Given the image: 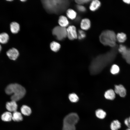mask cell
Here are the masks:
<instances>
[{
    "instance_id": "obj_1",
    "label": "cell",
    "mask_w": 130,
    "mask_h": 130,
    "mask_svg": "<svg viewBox=\"0 0 130 130\" xmlns=\"http://www.w3.org/2000/svg\"><path fill=\"white\" fill-rule=\"evenodd\" d=\"M5 92L7 94L12 95L11 97V100L16 102L24 97L26 94V90L20 85L14 83L8 85L5 88Z\"/></svg>"
},
{
    "instance_id": "obj_2",
    "label": "cell",
    "mask_w": 130,
    "mask_h": 130,
    "mask_svg": "<svg viewBox=\"0 0 130 130\" xmlns=\"http://www.w3.org/2000/svg\"><path fill=\"white\" fill-rule=\"evenodd\" d=\"M43 4L46 9L54 13L61 12L65 10L69 6V2L66 0H45Z\"/></svg>"
},
{
    "instance_id": "obj_3",
    "label": "cell",
    "mask_w": 130,
    "mask_h": 130,
    "mask_svg": "<svg viewBox=\"0 0 130 130\" xmlns=\"http://www.w3.org/2000/svg\"><path fill=\"white\" fill-rule=\"evenodd\" d=\"M116 36V35L113 31L105 30L103 31L100 35L99 40L104 45L113 48L117 45Z\"/></svg>"
},
{
    "instance_id": "obj_4",
    "label": "cell",
    "mask_w": 130,
    "mask_h": 130,
    "mask_svg": "<svg viewBox=\"0 0 130 130\" xmlns=\"http://www.w3.org/2000/svg\"><path fill=\"white\" fill-rule=\"evenodd\" d=\"M79 119L78 116L76 113L69 114L64 119L63 130H76L75 125Z\"/></svg>"
},
{
    "instance_id": "obj_5",
    "label": "cell",
    "mask_w": 130,
    "mask_h": 130,
    "mask_svg": "<svg viewBox=\"0 0 130 130\" xmlns=\"http://www.w3.org/2000/svg\"><path fill=\"white\" fill-rule=\"evenodd\" d=\"M52 33L57 40H62L67 37L66 28L60 26H56L53 29Z\"/></svg>"
},
{
    "instance_id": "obj_6",
    "label": "cell",
    "mask_w": 130,
    "mask_h": 130,
    "mask_svg": "<svg viewBox=\"0 0 130 130\" xmlns=\"http://www.w3.org/2000/svg\"><path fill=\"white\" fill-rule=\"evenodd\" d=\"M67 37L71 40H73L78 38V33L76 27L73 25L69 26L66 28Z\"/></svg>"
},
{
    "instance_id": "obj_7",
    "label": "cell",
    "mask_w": 130,
    "mask_h": 130,
    "mask_svg": "<svg viewBox=\"0 0 130 130\" xmlns=\"http://www.w3.org/2000/svg\"><path fill=\"white\" fill-rule=\"evenodd\" d=\"M6 54L10 59L15 60L18 57L19 53L18 51L16 49L12 48L8 50Z\"/></svg>"
},
{
    "instance_id": "obj_8",
    "label": "cell",
    "mask_w": 130,
    "mask_h": 130,
    "mask_svg": "<svg viewBox=\"0 0 130 130\" xmlns=\"http://www.w3.org/2000/svg\"><path fill=\"white\" fill-rule=\"evenodd\" d=\"M114 91L115 93L122 97H124L126 94V90L125 89L121 84L115 85Z\"/></svg>"
},
{
    "instance_id": "obj_9",
    "label": "cell",
    "mask_w": 130,
    "mask_h": 130,
    "mask_svg": "<svg viewBox=\"0 0 130 130\" xmlns=\"http://www.w3.org/2000/svg\"><path fill=\"white\" fill-rule=\"evenodd\" d=\"M91 23L90 20L87 18L82 19L80 23V27L83 30H87L91 27Z\"/></svg>"
},
{
    "instance_id": "obj_10",
    "label": "cell",
    "mask_w": 130,
    "mask_h": 130,
    "mask_svg": "<svg viewBox=\"0 0 130 130\" xmlns=\"http://www.w3.org/2000/svg\"><path fill=\"white\" fill-rule=\"evenodd\" d=\"M18 107L16 102L11 100L7 102L6 104V107L7 109L10 112H14L16 111Z\"/></svg>"
},
{
    "instance_id": "obj_11",
    "label": "cell",
    "mask_w": 130,
    "mask_h": 130,
    "mask_svg": "<svg viewBox=\"0 0 130 130\" xmlns=\"http://www.w3.org/2000/svg\"><path fill=\"white\" fill-rule=\"evenodd\" d=\"M101 3L98 0H92L89 6V9L92 12H94L97 10L100 7Z\"/></svg>"
},
{
    "instance_id": "obj_12",
    "label": "cell",
    "mask_w": 130,
    "mask_h": 130,
    "mask_svg": "<svg viewBox=\"0 0 130 130\" xmlns=\"http://www.w3.org/2000/svg\"><path fill=\"white\" fill-rule=\"evenodd\" d=\"M58 22L60 26L65 28L68 26L69 24L67 18L63 15L59 17Z\"/></svg>"
},
{
    "instance_id": "obj_13",
    "label": "cell",
    "mask_w": 130,
    "mask_h": 130,
    "mask_svg": "<svg viewBox=\"0 0 130 130\" xmlns=\"http://www.w3.org/2000/svg\"><path fill=\"white\" fill-rule=\"evenodd\" d=\"M10 27L11 32L14 34L18 33L20 29L19 25L15 22H12L11 23Z\"/></svg>"
},
{
    "instance_id": "obj_14",
    "label": "cell",
    "mask_w": 130,
    "mask_h": 130,
    "mask_svg": "<svg viewBox=\"0 0 130 130\" xmlns=\"http://www.w3.org/2000/svg\"><path fill=\"white\" fill-rule=\"evenodd\" d=\"M104 96L106 99L110 100H113L115 98V92L113 90L110 89L105 92Z\"/></svg>"
},
{
    "instance_id": "obj_15",
    "label": "cell",
    "mask_w": 130,
    "mask_h": 130,
    "mask_svg": "<svg viewBox=\"0 0 130 130\" xmlns=\"http://www.w3.org/2000/svg\"><path fill=\"white\" fill-rule=\"evenodd\" d=\"M66 15L67 17L69 19L73 20L76 18L77 13L74 10L72 9H69L67 10Z\"/></svg>"
},
{
    "instance_id": "obj_16",
    "label": "cell",
    "mask_w": 130,
    "mask_h": 130,
    "mask_svg": "<svg viewBox=\"0 0 130 130\" xmlns=\"http://www.w3.org/2000/svg\"><path fill=\"white\" fill-rule=\"evenodd\" d=\"M12 119L15 121L19 122L22 121L23 118L20 112L16 111L14 112L13 114Z\"/></svg>"
},
{
    "instance_id": "obj_17",
    "label": "cell",
    "mask_w": 130,
    "mask_h": 130,
    "mask_svg": "<svg viewBox=\"0 0 130 130\" xmlns=\"http://www.w3.org/2000/svg\"><path fill=\"white\" fill-rule=\"evenodd\" d=\"M21 113L24 115L28 116L30 115L32 112L30 108L27 106L24 105L21 108Z\"/></svg>"
},
{
    "instance_id": "obj_18",
    "label": "cell",
    "mask_w": 130,
    "mask_h": 130,
    "mask_svg": "<svg viewBox=\"0 0 130 130\" xmlns=\"http://www.w3.org/2000/svg\"><path fill=\"white\" fill-rule=\"evenodd\" d=\"M12 115L9 112H6L4 113L1 115V118L3 121L9 122L12 119Z\"/></svg>"
},
{
    "instance_id": "obj_19",
    "label": "cell",
    "mask_w": 130,
    "mask_h": 130,
    "mask_svg": "<svg viewBox=\"0 0 130 130\" xmlns=\"http://www.w3.org/2000/svg\"><path fill=\"white\" fill-rule=\"evenodd\" d=\"M116 39L120 43L124 42L127 39L126 35L123 32L118 33L116 36Z\"/></svg>"
},
{
    "instance_id": "obj_20",
    "label": "cell",
    "mask_w": 130,
    "mask_h": 130,
    "mask_svg": "<svg viewBox=\"0 0 130 130\" xmlns=\"http://www.w3.org/2000/svg\"><path fill=\"white\" fill-rule=\"evenodd\" d=\"M50 46L51 50L53 52H56L59 50L61 46L58 43L53 41L50 43Z\"/></svg>"
},
{
    "instance_id": "obj_21",
    "label": "cell",
    "mask_w": 130,
    "mask_h": 130,
    "mask_svg": "<svg viewBox=\"0 0 130 130\" xmlns=\"http://www.w3.org/2000/svg\"><path fill=\"white\" fill-rule=\"evenodd\" d=\"M9 39L8 34L6 32H3L0 34V43L2 44L6 43Z\"/></svg>"
},
{
    "instance_id": "obj_22",
    "label": "cell",
    "mask_w": 130,
    "mask_h": 130,
    "mask_svg": "<svg viewBox=\"0 0 130 130\" xmlns=\"http://www.w3.org/2000/svg\"><path fill=\"white\" fill-rule=\"evenodd\" d=\"M121 54L123 58L125 60L126 62L128 64H130V48H127Z\"/></svg>"
},
{
    "instance_id": "obj_23",
    "label": "cell",
    "mask_w": 130,
    "mask_h": 130,
    "mask_svg": "<svg viewBox=\"0 0 130 130\" xmlns=\"http://www.w3.org/2000/svg\"><path fill=\"white\" fill-rule=\"evenodd\" d=\"M121 127V123L117 120L113 121L110 125V128L112 130H117Z\"/></svg>"
},
{
    "instance_id": "obj_24",
    "label": "cell",
    "mask_w": 130,
    "mask_h": 130,
    "mask_svg": "<svg viewBox=\"0 0 130 130\" xmlns=\"http://www.w3.org/2000/svg\"><path fill=\"white\" fill-rule=\"evenodd\" d=\"M95 113L97 117L100 119L104 118L106 115L105 112L101 109L97 110L96 111Z\"/></svg>"
},
{
    "instance_id": "obj_25",
    "label": "cell",
    "mask_w": 130,
    "mask_h": 130,
    "mask_svg": "<svg viewBox=\"0 0 130 130\" xmlns=\"http://www.w3.org/2000/svg\"><path fill=\"white\" fill-rule=\"evenodd\" d=\"M70 100L72 102H76L78 100V98L76 94L73 93L71 94L69 96Z\"/></svg>"
},
{
    "instance_id": "obj_26",
    "label": "cell",
    "mask_w": 130,
    "mask_h": 130,
    "mask_svg": "<svg viewBox=\"0 0 130 130\" xmlns=\"http://www.w3.org/2000/svg\"><path fill=\"white\" fill-rule=\"evenodd\" d=\"M119 71V67L117 65L115 64L113 65L110 69V72L111 73L115 74L118 73Z\"/></svg>"
},
{
    "instance_id": "obj_27",
    "label": "cell",
    "mask_w": 130,
    "mask_h": 130,
    "mask_svg": "<svg viewBox=\"0 0 130 130\" xmlns=\"http://www.w3.org/2000/svg\"><path fill=\"white\" fill-rule=\"evenodd\" d=\"M77 33L78 38L80 40L84 39L86 37V34L85 32L82 30H79Z\"/></svg>"
},
{
    "instance_id": "obj_28",
    "label": "cell",
    "mask_w": 130,
    "mask_h": 130,
    "mask_svg": "<svg viewBox=\"0 0 130 130\" xmlns=\"http://www.w3.org/2000/svg\"><path fill=\"white\" fill-rule=\"evenodd\" d=\"M76 8L79 11L82 13L85 12L86 10L85 7L81 5H78L76 6Z\"/></svg>"
},
{
    "instance_id": "obj_29",
    "label": "cell",
    "mask_w": 130,
    "mask_h": 130,
    "mask_svg": "<svg viewBox=\"0 0 130 130\" xmlns=\"http://www.w3.org/2000/svg\"><path fill=\"white\" fill-rule=\"evenodd\" d=\"M127 48L125 46L123 45H120L118 47V52L121 54L125 51Z\"/></svg>"
},
{
    "instance_id": "obj_30",
    "label": "cell",
    "mask_w": 130,
    "mask_h": 130,
    "mask_svg": "<svg viewBox=\"0 0 130 130\" xmlns=\"http://www.w3.org/2000/svg\"><path fill=\"white\" fill-rule=\"evenodd\" d=\"M90 1L88 0H75V2L78 5H82L88 3Z\"/></svg>"
},
{
    "instance_id": "obj_31",
    "label": "cell",
    "mask_w": 130,
    "mask_h": 130,
    "mask_svg": "<svg viewBox=\"0 0 130 130\" xmlns=\"http://www.w3.org/2000/svg\"><path fill=\"white\" fill-rule=\"evenodd\" d=\"M124 123L125 125L130 129V117L125 120Z\"/></svg>"
},
{
    "instance_id": "obj_32",
    "label": "cell",
    "mask_w": 130,
    "mask_h": 130,
    "mask_svg": "<svg viewBox=\"0 0 130 130\" xmlns=\"http://www.w3.org/2000/svg\"><path fill=\"white\" fill-rule=\"evenodd\" d=\"M123 1L126 3L128 4H130V0H124Z\"/></svg>"
},
{
    "instance_id": "obj_33",
    "label": "cell",
    "mask_w": 130,
    "mask_h": 130,
    "mask_svg": "<svg viewBox=\"0 0 130 130\" xmlns=\"http://www.w3.org/2000/svg\"><path fill=\"white\" fill-rule=\"evenodd\" d=\"M20 1L22 2H24V1H26V0H20Z\"/></svg>"
},
{
    "instance_id": "obj_34",
    "label": "cell",
    "mask_w": 130,
    "mask_h": 130,
    "mask_svg": "<svg viewBox=\"0 0 130 130\" xmlns=\"http://www.w3.org/2000/svg\"><path fill=\"white\" fill-rule=\"evenodd\" d=\"M1 45H0V52L1 50Z\"/></svg>"
},
{
    "instance_id": "obj_35",
    "label": "cell",
    "mask_w": 130,
    "mask_h": 130,
    "mask_svg": "<svg viewBox=\"0 0 130 130\" xmlns=\"http://www.w3.org/2000/svg\"><path fill=\"white\" fill-rule=\"evenodd\" d=\"M7 1H13V0H7Z\"/></svg>"
},
{
    "instance_id": "obj_36",
    "label": "cell",
    "mask_w": 130,
    "mask_h": 130,
    "mask_svg": "<svg viewBox=\"0 0 130 130\" xmlns=\"http://www.w3.org/2000/svg\"><path fill=\"white\" fill-rule=\"evenodd\" d=\"M126 130H130V129L129 128L127 129Z\"/></svg>"
}]
</instances>
